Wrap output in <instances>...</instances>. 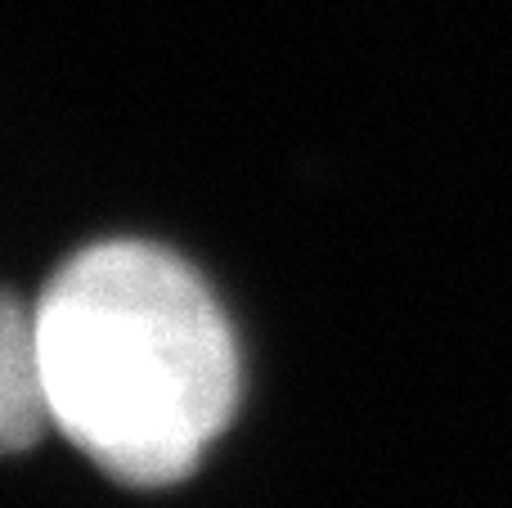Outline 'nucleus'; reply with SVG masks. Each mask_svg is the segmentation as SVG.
<instances>
[{"mask_svg":"<svg viewBox=\"0 0 512 508\" xmlns=\"http://www.w3.org/2000/svg\"><path fill=\"white\" fill-rule=\"evenodd\" d=\"M50 423L108 477H189L239 405V342L194 266L158 243L81 248L32 311Z\"/></svg>","mask_w":512,"mask_h":508,"instance_id":"obj_1","label":"nucleus"},{"mask_svg":"<svg viewBox=\"0 0 512 508\" xmlns=\"http://www.w3.org/2000/svg\"><path fill=\"white\" fill-rule=\"evenodd\" d=\"M45 423H50V405H45L32 315L23 311L14 293H5V315H0V441H5V450H27L41 437Z\"/></svg>","mask_w":512,"mask_h":508,"instance_id":"obj_2","label":"nucleus"}]
</instances>
